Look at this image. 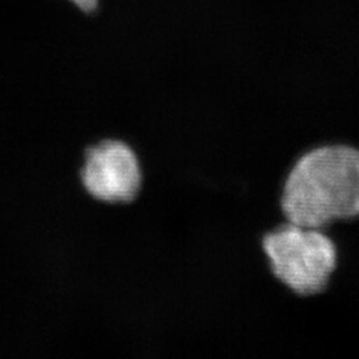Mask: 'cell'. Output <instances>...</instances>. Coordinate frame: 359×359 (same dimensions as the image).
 Returning a JSON list of instances; mask_svg holds the SVG:
<instances>
[{"mask_svg":"<svg viewBox=\"0 0 359 359\" xmlns=\"http://www.w3.org/2000/svg\"><path fill=\"white\" fill-rule=\"evenodd\" d=\"M80 10L90 13L97 7V0H71Z\"/></svg>","mask_w":359,"mask_h":359,"instance_id":"4","label":"cell"},{"mask_svg":"<svg viewBox=\"0 0 359 359\" xmlns=\"http://www.w3.org/2000/svg\"><path fill=\"white\" fill-rule=\"evenodd\" d=\"M283 217L326 231L359 218V148L330 142L313 147L289 169L280 197Z\"/></svg>","mask_w":359,"mask_h":359,"instance_id":"1","label":"cell"},{"mask_svg":"<svg viewBox=\"0 0 359 359\" xmlns=\"http://www.w3.org/2000/svg\"><path fill=\"white\" fill-rule=\"evenodd\" d=\"M80 177L90 197L104 205H132L144 187L140 154L123 137L103 139L86 151Z\"/></svg>","mask_w":359,"mask_h":359,"instance_id":"3","label":"cell"},{"mask_svg":"<svg viewBox=\"0 0 359 359\" xmlns=\"http://www.w3.org/2000/svg\"><path fill=\"white\" fill-rule=\"evenodd\" d=\"M271 276L290 293L316 297L325 293L338 268V248L327 231L285 221L261 240Z\"/></svg>","mask_w":359,"mask_h":359,"instance_id":"2","label":"cell"}]
</instances>
